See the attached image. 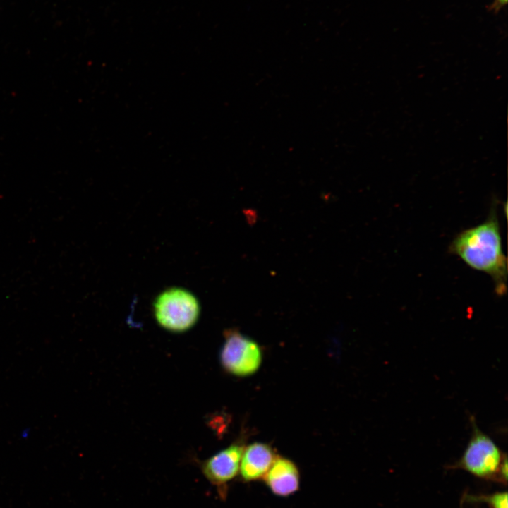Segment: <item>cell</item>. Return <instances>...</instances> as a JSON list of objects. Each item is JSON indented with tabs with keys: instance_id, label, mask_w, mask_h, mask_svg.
<instances>
[{
	"instance_id": "1",
	"label": "cell",
	"mask_w": 508,
	"mask_h": 508,
	"mask_svg": "<svg viewBox=\"0 0 508 508\" xmlns=\"http://www.w3.org/2000/svg\"><path fill=\"white\" fill-rule=\"evenodd\" d=\"M449 250L471 268L488 274L498 295L507 292V260L495 209L483 223L458 234Z\"/></svg>"
},
{
	"instance_id": "2",
	"label": "cell",
	"mask_w": 508,
	"mask_h": 508,
	"mask_svg": "<svg viewBox=\"0 0 508 508\" xmlns=\"http://www.w3.org/2000/svg\"><path fill=\"white\" fill-rule=\"evenodd\" d=\"M153 313L159 325L171 332H183L193 327L200 314L198 298L182 287H170L154 299Z\"/></svg>"
},
{
	"instance_id": "3",
	"label": "cell",
	"mask_w": 508,
	"mask_h": 508,
	"mask_svg": "<svg viewBox=\"0 0 508 508\" xmlns=\"http://www.w3.org/2000/svg\"><path fill=\"white\" fill-rule=\"evenodd\" d=\"M471 435L468 445L454 468L466 470L483 478H491L500 474L506 456L493 440L479 429L473 416L470 417Z\"/></svg>"
},
{
	"instance_id": "4",
	"label": "cell",
	"mask_w": 508,
	"mask_h": 508,
	"mask_svg": "<svg viewBox=\"0 0 508 508\" xmlns=\"http://www.w3.org/2000/svg\"><path fill=\"white\" fill-rule=\"evenodd\" d=\"M224 334L220 361L225 370L236 376H248L255 373L262 362L258 344L235 329L226 330Z\"/></svg>"
},
{
	"instance_id": "5",
	"label": "cell",
	"mask_w": 508,
	"mask_h": 508,
	"mask_svg": "<svg viewBox=\"0 0 508 508\" xmlns=\"http://www.w3.org/2000/svg\"><path fill=\"white\" fill-rule=\"evenodd\" d=\"M244 447L233 444L201 463L205 478L219 490L239 473Z\"/></svg>"
},
{
	"instance_id": "6",
	"label": "cell",
	"mask_w": 508,
	"mask_h": 508,
	"mask_svg": "<svg viewBox=\"0 0 508 508\" xmlns=\"http://www.w3.org/2000/svg\"><path fill=\"white\" fill-rule=\"evenodd\" d=\"M265 485L278 497H288L297 492L300 487V473L291 460L277 456L264 476Z\"/></svg>"
},
{
	"instance_id": "7",
	"label": "cell",
	"mask_w": 508,
	"mask_h": 508,
	"mask_svg": "<svg viewBox=\"0 0 508 508\" xmlns=\"http://www.w3.org/2000/svg\"><path fill=\"white\" fill-rule=\"evenodd\" d=\"M277 457L272 448L262 442H255L244 447L239 474L245 482L263 479Z\"/></svg>"
},
{
	"instance_id": "8",
	"label": "cell",
	"mask_w": 508,
	"mask_h": 508,
	"mask_svg": "<svg viewBox=\"0 0 508 508\" xmlns=\"http://www.w3.org/2000/svg\"><path fill=\"white\" fill-rule=\"evenodd\" d=\"M477 501H483L488 503L491 508H507V493L496 492L492 495L479 497H471Z\"/></svg>"
},
{
	"instance_id": "9",
	"label": "cell",
	"mask_w": 508,
	"mask_h": 508,
	"mask_svg": "<svg viewBox=\"0 0 508 508\" xmlns=\"http://www.w3.org/2000/svg\"><path fill=\"white\" fill-rule=\"evenodd\" d=\"M508 3V0H494V2L490 6V10H494L495 13H497L500 8L504 7Z\"/></svg>"
}]
</instances>
